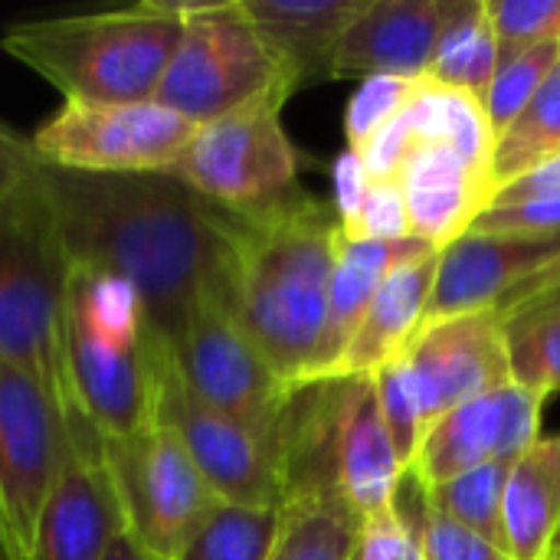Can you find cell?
Instances as JSON below:
<instances>
[{
  "label": "cell",
  "instance_id": "obj_6",
  "mask_svg": "<svg viewBox=\"0 0 560 560\" xmlns=\"http://www.w3.org/2000/svg\"><path fill=\"white\" fill-rule=\"evenodd\" d=\"M269 92H295L292 75L266 46L243 0L187 3L184 33L154 102L207 125Z\"/></svg>",
  "mask_w": 560,
  "mask_h": 560
},
{
  "label": "cell",
  "instance_id": "obj_42",
  "mask_svg": "<svg viewBox=\"0 0 560 560\" xmlns=\"http://www.w3.org/2000/svg\"><path fill=\"white\" fill-rule=\"evenodd\" d=\"M558 551H560V538H558V548H555V555H558Z\"/></svg>",
  "mask_w": 560,
  "mask_h": 560
},
{
  "label": "cell",
  "instance_id": "obj_35",
  "mask_svg": "<svg viewBox=\"0 0 560 560\" xmlns=\"http://www.w3.org/2000/svg\"><path fill=\"white\" fill-rule=\"evenodd\" d=\"M469 233L486 236H525V240H558L560 197H535L518 203H492L476 217Z\"/></svg>",
  "mask_w": 560,
  "mask_h": 560
},
{
  "label": "cell",
  "instance_id": "obj_8",
  "mask_svg": "<svg viewBox=\"0 0 560 560\" xmlns=\"http://www.w3.org/2000/svg\"><path fill=\"white\" fill-rule=\"evenodd\" d=\"M128 535L154 558L174 560L220 505L210 482L158 417L125 440H102Z\"/></svg>",
  "mask_w": 560,
  "mask_h": 560
},
{
  "label": "cell",
  "instance_id": "obj_39",
  "mask_svg": "<svg viewBox=\"0 0 560 560\" xmlns=\"http://www.w3.org/2000/svg\"><path fill=\"white\" fill-rule=\"evenodd\" d=\"M535 197H560V154L551 158V161H545L541 167L528 171L525 177L505 184L492 197V203H518V200H535Z\"/></svg>",
  "mask_w": 560,
  "mask_h": 560
},
{
  "label": "cell",
  "instance_id": "obj_26",
  "mask_svg": "<svg viewBox=\"0 0 560 560\" xmlns=\"http://www.w3.org/2000/svg\"><path fill=\"white\" fill-rule=\"evenodd\" d=\"M282 505L256 509L220 502L174 560H269L279 538Z\"/></svg>",
  "mask_w": 560,
  "mask_h": 560
},
{
  "label": "cell",
  "instance_id": "obj_11",
  "mask_svg": "<svg viewBox=\"0 0 560 560\" xmlns=\"http://www.w3.org/2000/svg\"><path fill=\"white\" fill-rule=\"evenodd\" d=\"M197 125L161 102H66L30 141L46 167L167 174Z\"/></svg>",
  "mask_w": 560,
  "mask_h": 560
},
{
  "label": "cell",
  "instance_id": "obj_29",
  "mask_svg": "<svg viewBox=\"0 0 560 560\" xmlns=\"http://www.w3.org/2000/svg\"><path fill=\"white\" fill-rule=\"evenodd\" d=\"M560 66V39L532 46L505 62H499L486 95L482 112L492 125L495 141L515 125V118L528 108V102L538 95V89L548 82V75Z\"/></svg>",
  "mask_w": 560,
  "mask_h": 560
},
{
  "label": "cell",
  "instance_id": "obj_15",
  "mask_svg": "<svg viewBox=\"0 0 560 560\" xmlns=\"http://www.w3.org/2000/svg\"><path fill=\"white\" fill-rule=\"evenodd\" d=\"M558 253L560 236L525 240V236L463 233L459 240H453L436 253V276H433L423 328L476 312H495V305L518 282H525Z\"/></svg>",
  "mask_w": 560,
  "mask_h": 560
},
{
  "label": "cell",
  "instance_id": "obj_10",
  "mask_svg": "<svg viewBox=\"0 0 560 560\" xmlns=\"http://www.w3.org/2000/svg\"><path fill=\"white\" fill-rule=\"evenodd\" d=\"M72 446L79 440L56 397L0 361V560H30L39 512Z\"/></svg>",
  "mask_w": 560,
  "mask_h": 560
},
{
  "label": "cell",
  "instance_id": "obj_43",
  "mask_svg": "<svg viewBox=\"0 0 560 560\" xmlns=\"http://www.w3.org/2000/svg\"><path fill=\"white\" fill-rule=\"evenodd\" d=\"M354 560H358V558H354Z\"/></svg>",
  "mask_w": 560,
  "mask_h": 560
},
{
  "label": "cell",
  "instance_id": "obj_12",
  "mask_svg": "<svg viewBox=\"0 0 560 560\" xmlns=\"http://www.w3.org/2000/svg\"><path fill=\"white\" fill-rule=\"evenodd\" d=\"M154 417L167 423L220 502L279 509L285 499L282 463L240 423L203 404L174 371L164 345L154 384Z\"/></svg>",
  "mask_w": 560,
  "mask_h": 560
},
{
  "label": "cell",
  "instance_id": "obj_21",
  "mask_svg": "<svg viewBox=\"0 0 560 560\" xmlns=\"http://www.w3.org/2000/svg\"><path fill=\"white\" fill-rule=\"evenodd\" d=\"M433 276H436V253L417 256L387 276L335 377L377 374L387 361L400 358L413 345L427 318Z\"/></svg>",
  "mask_w": 560,
  "mask_h": 560
},
{
  "label": "cell",
  "instance_id": "obj_18",
  "mask_svg": "<svg viewBox=\"0 0 560 560\" xmlns=\"http://www.w3.org/2000/svg\"><path fill=\"white\" fill-rule=\"evenodd\" d=\"M397 184L407 200L413 240L436 253L469 233L476 217L489 210L495 197L492 180L472 171L446 144H413Z\"/></svg>",
  "mask_w": 560,
  "mask_h": 560
},
{
  "label": "cell",
  "instance_id": "obj_22",
  "mask_svg": "<svg viewBox=\"0 0 560 560\" xmlns=\"http://www.w3.org/2000/svg\"><path fill=\"white\" fill-rule=\"evenodd\" d=\"M560 538V436L525 450L502 495V548L512 560H551Z\"/></svg>",
  "mask_w": 560,
  "mask_h": 560
},
{
  "label": "cell",
  "instance_id": "obj_2",
  "mask_svg": "<svg viewBox=\"0 0 560 560\" xmlns=\"http://www.w3.org/2000/svg\"><path fill=\"white\" fill-rule=\"evenodd\" d=\"M341 236L338 210L305 190L240 213L226 312L289 387L315 377Z\"/></svg>",
  "mask_w": 560,
  "mask_h": 560
},
{
  "label": "cell",
  "instance_id": "obj_33",
  "mask_svg": "<svg viewBox=\"0 0 560 560\" xmlns=\"http://www.w3.org/2000/svg\"><path fill=\"white\" fill-rule=\"evenodd\" d=\"M499 62L560 39V0H486Z\"/></svg>",
  "mask_w": 560,
  "mask_h": 560
},
{
  "label": "cell",
  "instance_id": "obj_37",
  "mask_svg": "<svg viewBox=\"0 0 560 560\" xmlns=\"http://www.w3.org/2000/svg\"><path fill=\"white\" fill-rule=\"evenodd\" d=\"M371 187V177L364 171V161L358 151L345 148L338 154V164H335V210L341 217V226L354 220V213L361 210L364 203V194Z\"/></svg>",
  "mask_w": 560,
  "mask_h": 560
},
{
  "label": "cell",
  "instance_id": "obj_3",
  "mask_svg": "<svg viewBox=\"0 0 560 560\" xmlns=\"http://www.w3.org/2000/svg\"><path fill=\"white\" fill-rule=\"evenodd\" d=\"M69 272L72 259L62 246L39 171L0 200V361L39 381L56 397L79 450L102 453V436L79 413L66 377L62 315Z\"/></svg>",
  "mask_w": 560,
  "mask_h": 560
},
{
  "label": "cell",
  "instance_id": "obj_23",
  "mask_svg": "<svg viewBox=\"0 0 560 560\" xmlns=\"http://www.w3.org/2000/svg\"><path fill=\"white\" fill-rule=\"evenodd\" d=\"M364 518L341 492H302L282 502L269 560H354Z\"/></svg>",
  "mask_w": 560,
  "mask_h": 560
},
{
  "label": "cell",
  "instance_id": "obj_41",
  "mask_svg": "<svg viewBox=\"0 0 560 560\" xmlns=\"http://www.w3.org/2000/svg\"><path fill=\"white\" fill-rule=\"evenodd\" d=\"M551 560H560V551H558V555H551Z\"/></svg>",
  "mask_w": 560,
  "mask_h": 560
},
{
  "label": "cell",
  "instance_id": "obj_1",
  "mask_svg": "<svg viewBox=\"0 0 560 560\" xmlns=\"http://www.w3.org/2000/svg\"><path fill=\"white\" fill-rule=\"evenodd\" d=\"M43 184L69 259L128 282L161 341L203 305H226L240 213L167 174L43 167Z\"/></svg>",
  "mask_w": 560,
  "mask_h": 560
},
{
  "label": "cell",
  "instance_id": "obj_19",
  "mask_svg": "<svg viewBox=\"0 0 560 560\" xmlns=\"http://www.w3.org/2000/svg\"><path fill=\"white\" fill-rule=\"evenodd\" d=\"M436 253L420 240H397V243H377V240H348L341 236L338 246V262L331 276V292H328V318H325V335H322V351L315 364V381L335 377L341 368L374 295L387 282V276L417 259Z\"/></svg>",
  "mask_w": 560,
  "mask_h": 560
},
{
  "label": "cell",
  "instance_id": "obj_13",
  "mask_svg": "<svg viewBox=\"0 0 560 560\" xmlns=\"http://www.w3.org/2000/svg\"><path fill=\"white\" fill-rule=\"evenodd\" d=\"M541 394L509 381L440 417L410 463V476L423 486H443L482 463H515L541 440Z\"/></svg>",
  "mask_w": 560,
  "mask_h": 560
},
{
  "label": "cell",
  "instance_id": "obj_38",
  "mask_svg": "<svg viewBox=\"0 0 560 560\" xmlns=\"http://www.w3.org/2000/svg\"><path fill=\"white\" fill-rule=\"evenodd\" d=\"M555 295H560V253L551 262H545L538 272H532L525 282H518V285L495 305V315L505 322V318H512V315H518V312H525V308H532V305H538V302H548V299H555Z\"/></svg>",
  "mask_w": 560,
  "mask_h": 560
},
{
  "label": "cell",
  "instance_id": "obj_17",
  "mask_svg": "<svg viewBox=\"0 0 560 560\" xmlns=\"http://www.w3.org/2000/svg\"><path fill=\"white\" fill-rule=\"evenodd\" d=\"M450 0H368L335 49L331 79L404 75L427 79Z\"/></svg>",
  "mask_w": 560,
  "mask_h": 560
},
{
  "label": "cell",
  "instance_id": "obj_30",
  "mask_svg": "<svg viewBox=\"0 0 560 560\" xmlns=\"http://www.w3.org/2000/svg\"><path fill=\"white\" fill-rule=\"evenodd\" d=\"M407 495H410L423 560H512L495 541L463 528L459 522H453L440 509H433L423 486L410 472H407Z\"/></svg>",
  "mask_w": 560,
  "mask_h": 560
},
{
  "label": "cell",
  "instance_id": "obj_4",
  "mask_svg": "<svg viewBox=\"0 0 560 560\" xmlns=\"http://www.w3.org/2000/svg\"><path fill=\"white\" fill-rule=\"evenodd\" d=\"M184 7L141 0L108 13L16 23L0 46L66 102H151L184 33Z\"/></svg>",
  "mask_w": 560,
  "mask_h": 560
},
{
  "label": "cell",
  "instance_id": "obj_34",
  "mask_svg": "<svg viewBox=\"0 0 560 560\" xmlns=\"http://www.w3.org/2000/svg\"><path fill=\"white\" fill-rule=\"evenodd\" d=\"M341 230L348 240H377V243L413 240L410 213H407V200H404L400 184L397 180H371L361 210Z\"/></svg>",
  "mask_w": 560,
  "mask_h": 560
},
{
  "label": "cell",
  "instance_id": "obj_5",
  "mask_svg": "<svg viewBox=\"0 0 560 560\" xmlns=\"http://www.w3.org/2000/svg\"><path fill=\"white\" fill-rule=\"evenodd\" d=\"M62 354L75 407L102 440L135 436L154 420L161 338L128 282L72 262Z\"/></svg>",
  "mask_w": 560,
  "mask_h": 560
},
{
  "label": "cell",
  "instance_id": "obj_24",
  "mask_svg": "<svg viewBox=\"0 0 560 560\" xmlns=\"http://www.w3.org/2000/svg\"><path fill=\"white\" fill-rule=\"evenodd\" d=\"M495 69L499 46L486 13V0H450L446 26L427 79L453 92H469L482 102Z\"/></svg>",
  "mask_w": 560,
  "mask_h": 560
},
{
  "label": "cell",
  "instance_id": "obj_7",
  "mask_svg": "<svg viewBox=\"0 0 560 560\" xmlns=\"http://www.w3.org/2000/svg\"><path fill=\"white\" fill-rule=\"evenodd\" d=\"M285 98V92H269L197 125L167 177L233 213H256L285 200L299 190V154L282 128Z\"/></svg>",
  "mask_w": 560,
  "mask_h": 560
},
{
  "label": "cell",
  "instance_id": "obj_25",
  "mask_svg": "<svg viewBox=\"0 0 560 560\" xmlns=\"http://www.w3.org/2000/svg\"><path fill=\"white\" fill-rule=\"evenodd\" d=\"M560 154V66L528 102V108L515 118V125L495 141L492 154V187L495 194L541 167Z\"/></svg>",
  "mask_w": 560,
  "mask_h": 560
},
{
  "label": "cell",
  "instance_id": "obj_32",
  "mask_svg": "<svg viewBox=\"0 0 560 560\" xmlns=\"http://www.w3.org/2000/svg\"><path fill=\"white\" fill-rule=\"evenodd\" d=\"M427 79H404V75H371L361 79L358 92L345 108V138L351 151H361L387 121H394L420 92Z\"/></svg>",
  "mask_w": 560,
  "mask_h": 560
},
{
  "label": "cell",
  "instance_id": "obj_31",
  "mask_svg": "<svg viewBox=\"0 0 560 560\" xmlns=\"http://www.w3.org/2000/svg\"><path fill=\"white\" fill-rule=\"evenodd\" d=\"M374 387H377V404H381L387 433L394 440V450H397L404 469H410V463L423 443L427 423H423V410H420V397H417L407 358L400 354V358L387 361L374 374Z\"/></svg>",
  "mask_w": 560,
  "mask_h": 560
},
{
  "label": "cell",
  "instance_id": "obj_16",
  "mask_svg": "<svg viewBox=\"0 0 560 560\" xmlns=\"http://www.w3.org/2000/svg\"><path fill=\"white\" fill-rule=\"evenodd\" d=\"M125 532V515L102 453L72 446L39 512L30 560H105Z\"/></svg>",
  "mask_w": 560,
  "mask_h": 560
},
{
  "label": "cell",
  "instance_id": "obj_14",
  "mask_svg": "<svg viewBox=\"0 0 560 560\" xmlns=\"http://www.w3.org/2000/svg\"><path fill=\"white\" fill-rule=\"evenodd\" d=\"M427 430L450 410L512 381L509 338L495 312L427 325L404 351Z\"/></svg>",
  "mask_w": 560,
  "mask_h": 560
},
{
  "label": "cell",
  "instance_id": "obj_9",
  "mask_svg": "<svg viewBox=\"0 0 560 560\" xmlns=\"http://www.w3.org/2000/svg\"><path fill=\"white\" fill-rule=\"evenodd\" d=\"M161 345L177 377L203 404L249 430L282 463L285 417L295 387L266 364L223 302L203 305L177 338Z\"/></svg>",
  "mask_w": 560,
  "mask_h": 560
},
{
  "label": "cell",
  "instance_id": "obj_20",
  "mask_svg": "<svg viewBox=\"0 0 560 560\" xmlns=\"http://www.w3.org/2000/svg\"><path fill=\"white\" fill-rule=\"evenodd\" d=\"M364 3L368 0H243L295 89L312 79H331L335 49Z\"/></svg>",
  "mask_w": 560,
  "mask_h": 560
},
{
  "label": "cell",
  "instance_id": "obj_27",
  "mask_svg": "<svg viewBox=\"0 0 560 560\" xmlns=\"http://www.w3.org/2000/svg\"><path fill=\"white\" fill-rule=\"evenodd\" d=\"M509 338L512 381L551 397L560 390V295L502 322Z\"/></svg>",
  "mask_w": 560,
  "mask_h": 560
},
{
  "label": "cell",
  "instance_id": "obj_40",
  "mask_svg": "<svg viewBox=\"0 0 560 560\" xmlns=\"http://www.w3.org/2000/svg\"><path fill=\"white\" fill-rule=\"evenodd\" d=\"M105 560H161V558H154L148 548H141L128 532L125 535H118V541L108 548V555H105Z\"/></svg>",
  "mask_w": 560,
  "mask_h": 560
},
{
  "label": "cell",
  "instance_id": "obj_28",
  "mask_svg": "<svg viewBox=\"0 0 560 560\" xmlns=\"http://www.w3.org/2000/svg\"><path fill=\"white\" fill-rule=\"evenodd\" d=\"M509 469H512V463L492 459V463H482V466H476L443 486L423 489V492H427L430 505L440 509L446 518L459 522L463 528H469L502 548V495H505Z\"/></svg>",
  "mask_w": 560,
  "mask_h": 560
},
{
  "label": "cell",
  "instance_id": "obj_36",
  "mask_svg": "<svg viewBox=\"0 0 560 560\" xmlns=\"http://www.w3.org/2000/svg\"><path fill=\"white\" fill-rule=\"evenodd\" d=\"M39 171H43V161L33 151V141L20 138L16 131L0 125V200L16 194Z\"/></svg>",
  "mask_w": 560,
  "mask_h": 560
}]
</instances>
